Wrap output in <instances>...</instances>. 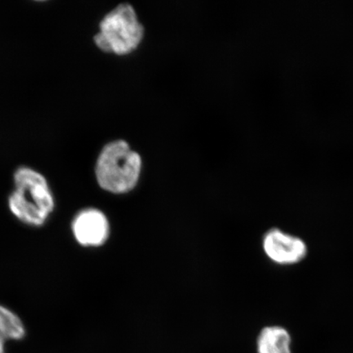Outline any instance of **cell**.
Listing matches in <instances>:
<instances>
[{"label":"cell","mask_w":353,"mask_h":353,"mask_svg":"<svg viewBox=\"0 0 353 353\" xmlns=\"http://www.w3.org/2000/svg\"><path fill=\"white\" fill-rule=\"evenodd\" d=\"M142 159L125 140L105 144L97 159L95 176L101 188L114 194L130 192L139 182Z\"/></svg>","instance_id":"cell-2"},{"label":"cell","mask_w":353,"mask_h":353,"mask_svg":"<svg viewBox=\"0 0 353 353\" xmlns=\"http://www.w3.org/2000/svg\"><path fill=\"white\" fill-rule=\"evenodd\" d=\"M263 246L268 257L280 265L298 263L307 254L305 242L278 228H272L265 234Z\"/></svg>","instance_id":"cell-5"},{"label":"cell","mask_w":353,"mask_h":353,"mask_svg":"<svg viewBox=\"0 0 353 353\" xmlns=\"http://www.w3.org/2000/svg\"><path fill=\"white\" fill-rule=\"evenodd\" d=\"M4 353H6V352H4Z\"/></svg>","instance_id":"cell-9"},{"label":"cell","mask_w":353,"mask_h":353,"mask_svg":"<svg viewBox=\"0 0 353 353\" xmlns=\"http://www.w3.org/2000/svg\"><path fill=\"white\" fill-rule=\"evenodd\" d=\"M13 189L8 197L11 214L21 223L41 228L55 210L56 201L46 176L32 167L21 165L12 176Z\"/></svg>","instance_id":"cell-1"},{"label":"cell","mask_w":353,"mask_h":353,"mask_svg":"<svg viewBox=\"0 0 353 353\" xmlns=\"http://www.w3.org/2000/svg\"><path fill=\"white\" fill-rule=\"evenodd\" d=\"M257 352L292 353L288 330L277 325L263 328L257 339Z\"/></svg>","instance_id":"cell-6"},{"label":"cell","mask_w":353,"mask_h":353,"mask_svg":"<svg viewBox=\"0 0 353 353\" xmlns=\"http://www.w3.org/2000/svg\"><path fill=\"white\" fill-rule=\"evenodd\" d=\"M0 334L6 341H20L26 337L24 322L12 309L0 303Z\"/></svg>","instance_id":"cell-7"},{"label":"cell","mask_w":353,"mask_h":353,"mask_svg":"<svg viewBox=\"0 0 353 353\" xmlns=\"http://www.w3.org/2000/svg\"><path fill=\"white\" fill-rule=\"evenodd\" d=\"M74 239L85 248H98L107 242L110 225L103 212L95 208L79 210L72 221Z\"/></svg>","instance_id":"cell-4"},{"label":"cell","mask_w":353,"mask_h":353,"mask_svg":"<svg viewBox=\"0 0 353 353\" xmlns=\"http://www.w3.org/2000/svg\"><path fill=\"white\" fill-rule=\"evenodd\" d=\"M6 339L4 338L1 334H0V353L6 352Z\"/></svg>","instance_id":"cell-8"},{"label":"cell","mask_w":353,"mask_h":353,"mask_svg":"<svg viewBox=\"0 0 353 353\" xmlns=\"http://www.w3.org/2000/svg\"><path fill=\"white\" fill-rule=\"evenodd\" d=\"M143 34V26L140 23L134 7L123 3L101 20L94 41L101 51L125 54L138 47Z\"/></svg>","instance_id":"cell-3"}]
</instances>
